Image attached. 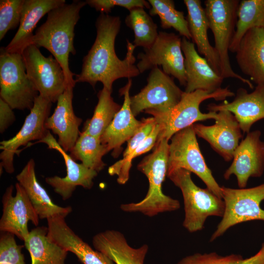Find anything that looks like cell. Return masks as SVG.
<instances>
[{"instance_id": "30", "label": "cell", "mask_w": 264, "mask_h": 264, "mask_svg": "<svg viewBox=\"0 0 264 264\" xmlns=\"http://www.w3.org/2000/svg\"><path fill=\"white\" fill-rule=\"evenodd\" d=\"M112 91L105 87L97 95L98 101L92 117L85 122L82 132L100 138L111 123L121 106L114 102L111 96Z\"/></svg>"}, {"instance_id": "12", "label": "cell", "mask_w": 264, "mask_h": 264, "mask_svg": "<svg viewBox=\"0 0 264 264\" xmlns=\"http://www.w3.org/2000/svg\"><path fill=\"white\" fill-rule=\"evenodd\" d=\"M51 106L52 102L39 94L20 130L12 138L0 142V170L3 168L7 173L12 174L15 171L14 157L18 154L19 148L46 136L49 131L45 128V123Z\"/></svg>"}, {"instance_id": "15", "label": "cell", "mask_w": 264, "mask_h": 264, "mask_svg": "<svg viewBox=\"0 0 264 264\" xmlns=\"http://www.w3.org/2000/svg\"><path fill=\"white\" fill-rule=\"evenodd\" d=\"M259 130L249 132L236 149L233 161L223 174L228 180L234 175L240 188H244L250 177L261 176L264 172V141Z\"/></svg>"}, {"instance_id": "28", "label": "cell", "mask_w": 264, "mask_h": 264, "mask_svg": "<svg viewBox=\"0 0 264 264\" xmlns=\"http://www.w3.org/2000/svg\"><path fill=\"white\" fill-rule=\"evenodd\" d=\"M47 233V227L38 226L24 240L31 264H66L68 251L51 241Z\"/></svg>"}, {"instance_id": "21", "label": "cell", "mask_w": 264, "mask_h": 264, "mask_svg": "<svg viewBox=\"0 0 264 264\" xmlns=\"http://www.w3.org/2000/svg\"><path fill=\"white\" fill-rule=\"evenodd\" d=\"M65 217L47 219L49 239L64 249L73 253L83 264H114L101 252L93 249L67 224Z\"/></svg>"}, {"instance_id": "10", "label": "cell", "mask_w": 264, "mask_h": 264, "mask_svg": "<svg viewBox=\"0 0 264 264\" xmlns=\"http://www.w3.org/2000/svg\"><path fill=\"white\" fill-rule=\"evenodd\" d=\"M27 75L39 95L52 103L57 101L66 86L63 68L52 55L44 56L34 44L22 53Z\"/></svg>"}, {"instance_id": "22", "label": "cell", "mask_w": 264, "mask_h": 264, "mask_svg": "<svg viewBox=\"0 0 264 264\" xmlns=\"http://www.w3.org/2000/svg\"><path fill=\"white\" fill-rule=\"evenodd\" d=\"M132 80L129 79L127 84L120 89L124 95V102L113 120L100 137V141L108 152L112 150V155L117 157L121 151V146L135 133L142 124V121L135 119L131 108L130 89Z\"/></svg>"}, {"instance_id": "23", "label": "cell", "mask_w": 264, "mask_h": 264, "mask_svg": "<svg viewBox=\"0 0 264 264\" xmlns=\"http://www.w3.org/2000/svg\"><path fill=\"white\" fill-rule=\"evenodd\" d=\"M65 4V0H24L19 28L4 47L5 51L22 54L24 50L31 44L33 30L40 19L53 9Z\"/></svg>"}, {"instance_id": "36", "label": "cell", "mask_w": 264, "mask_h": 264, "mask_svg": "<svg viewBox=\"0 0 264 264\" xmlns=\"http://www.w3.org/2000/svg\"><path fill=\"white\" fill-rule=\"evenodd\" d=\"M24 0H0V40L19 26Z\"/></svg>"}, {"instance_id": "7", "label": "cell", "mask_w": 264, "mask_h": 264, "mask_svg": "<svg viewBox=\"0 0 264 264\" xmlns=\"http://www.w3.org/2000/svg\"><path fill=\"white\" fill-rule=\"evenodd\" d=\"M39 93L28 78L22 55L0 52V98L13 110H31Z\"/></svg>"}, {"instance_id": "24", "label": "cell", "mask_w": 264, "mask_h": 264, "mask_svg": "<svg viewBox=\"0 0 264 264\" xmlns=\"http://www.w3.org/2000/svg\"><path fill=\"white\" fill-rule=\"evenodd\" d=\"M238 65L257 85L264 84V29L248 30L236 52Z\"/></svg>"}, {"instance_id": "33", "label": "cell", "mask_w": 264, "mask_h": 264, "mask_svg": "<svg viewBox=\"0 0 264 264\" xmlns=\"http://www.w3.org/2000/svg\"><path fill=\"white\" fill-rule=\"evenodd\" d=\"M148 1L151 5L150 15L159 17L162 28H173L180 35L190 40L191 37L186 18L183 12L176 9L173 0H149Z\"/></svg>"}, {"instance_id": "40", "label": "cell", "mask_w": 264, "mask_h": 264, "mask_svg": "<svg viewBox=\"0 0 264 264\" xmlns=\"http://www.w3.org/2000/svg\"><path fill=\"white\" fill-rule=\"evenodd\" d=\"M15 120L12 108L0 98V132L2 133Z\"/></svg>"}, {"instance_id": "29", "label": "cell", "mask_w": 264, "mask_h": 264, "mask_svg": "<svg viewBox=\"0 0 264 264\" xmlns=\"http://www.w3.org/2000/svg\"><path fill=\"white\" fill-rule=\"evenodd\" d=\"M264 29V0H242L237 10L236 31L229 51L236 53L245 33L250 29Z\"/></svg>"}, {"instance_id": "31", "label": "cell", "mask_w": 264, "mask_h": 264, "mask_svg": "<svg viewBox=\"0 0 264 264\" xmlns=\"http://www.w3.org/2000/svg\"><path fill=\"white\" fill-rule=\"evenodd\" d=\"M69 153L75 161L79 160L86 167L99 172L106 166L102 157L108 152L100 138L82 132Z\"/></svg>"}, {"instance_id": "25", "label": "cell", "mask_w": 264, "mask_h": 264, "mask_svg": "<svg viewBox=\"0 0 264 264\" xmlns=\"http://www.w3.org/2000/svg\"><path fill=\"white\" fill-rule=\"evenodd\" d=\"M92 242L95 250L115 264H144L149 249L146 244L137 248L132 247L124 234L115 230H107L96 234Z\"/></svg>"}, {"instance_id": "4", "label": "cell", "mask_w": 264, "mask_h": 264, "mask_svg": "<svg viewBox=\"0 0 264 264\" xmlns=\"http://www.w3.org/2000/svg\"><path fill=\"white\" fill-rule=\"evenodd\" d=\"M234 96L235 93L228 87L213 92L202 90L184 91L180 101L170 110L165 112L148 110L144 112L153 115L160 126L157 141L162 139L169 140L176 133L196 122L217 118L216 112L203 113L200 110L199 106L203 101L211 98L216 101L224 100Z\"/></svg>"}, {"instance_id": "38", "label": "cell", "mask_w": 264, "mask_h": 264, "mask_svg": "<svg viewBox=\"0 0 264 264\" xmlns=\"http://www.w3.org/2000/svg\"><path fill=\"white\" fill-rule=\"evenodd\" d=\"M86 2L96 11L106 14L115 6L125 8L129 11L137 7L151 8L149 2L144 0H87Z\"/></svg>"}, {"instance_id": "2", "label": "cell", "mask_w": 264, "mask_h": 264, "mask_svg": "<svg viewBox=\"0 0 264 264\" xmlns=\"http://www.w3.org/2000/svg\"><path fill=\"white\" fill-rule=\"evenodd\" d=\"M86 1L73 0L70 4L53 9L47 14L45 22L36 31L31 44L47 49L61 65L66 87L74 88L75 75L69 68V56L74 55V28L80 19V11Z\"/></svg>"}, {"instance_id": "8", "label": "cell", "mask_w": 264, "mask_h": 264, "mask_svg": "<svg viewBox=\"0 0 264 264\" xmlns=\"http://www.w3.org/2000/svg\"><path fill=\"white\" fill-rule=\"evenodd\" d=\"M167 175L183 169L195 174L207 188L222 198L221 186L214 177L201 153L193 125L176 133L171 138Z\"/></svg>"}, {"instance_id": "39", "label": "cell", "mask_w": 264, "mask_h": 264, "mask_svg": "<svg viewBox=\"0 0 264 264\" xmlns=\"http://www.w3.org/2000/svg\"><path fill=\"white\" fill-rule=\"evenodd\" d=\"M142 124L133 135L127 141V146L123 153V158L131 155L137 147L149 136L153 130L156 121L154 118H144Z\"/></svg>"}, {"instance_id": "32", "label": "cell", "mask_w": 264, "mask_h": 264, "mask_svg": "<svg viewBox=\"0 0 264 264\" xmlns=\"http://www.w3.org/2000/svg\"><path fill=\"white\" fill-rule=\"evenodd\" d=\"M129 12L125 23L134 32L133 45L149 48L158 36L157 24L143 8H135Z\"/></svg>"}, {"instance_id": "35", "label": "cell", "mask_w": 264, "mask_h": 264, "mask_svg": "<svg viewBox=\"0 0 264 264\" xmlns=\"http://www.w3.org/2000/svg\"><path fill=\"white\" fill-rule=\"evenodd\" d=\"M160 132V126L156 122L149 136L137 147L133 152L126 158L115 162L108 169L109 174L118 176L117 181L124 184L128 180L129 173L132 160L135 157L145 154L154 147Z\"/></svg>"}, {"instance_id": "1", "label": "cell", "mask_w": 264, "mask_h": 264, "mask_svg": "<svg viewBox=\"0 0 264 264\" xmlns=\"http://www.w3.org/2000/svg\"><path fill=\"white\" fill-rule=\"evenodd\" d=\"M121 24L120 18L101 13L96 19V37L88 53L84 57L81 72L76 75L77 82H87L93 88L98 82L112 91L113 82L121 78L131 79L140 74L133 55L135 48L127 40V52L124 60L115 51V41Z\"/></svg>"}, {"instance_id": "11", "label": "cell", "mask_w": 264, "mask_h": 264, "mask_svg": "<svg viewBox=\"0 0 264 264\" xmlns=\"http://www.w3.org/2000/svg\"><path fill=\"white\" fill-rule=\"evenodd\" d=\"M181 39L174 33L158 32L152 46L144 49V53L137 54L139 61L136 66L140 73L160 66L164 73L176 78L180 85L185 87L186 79Z\"/></svg>"}, {"instance_id": "34", "label": "cell", "mask_w": 264, "mask_h": 264, "mask_svg": "<svg viewBox=\"0 0 264 264\" xmlns=\"http://www.w3.org/2000/svg\"><path fill=\"white\" fill-rule=\"evenodd\" d=\"M176 264H264V242L259 251L249 258L236 254L223 256L216 252L197 253L182 258Z\"/></svg>"}, {"instance_id": "3", "label": "cell", "mask_w": 264, "mask_h": 264, "mask_svg": "<svg viewBox=\"0 0 264 264\" xmlns=\"http://www.w3.org/2000/svg\"><path fill=\"white\" fill-rule=\"evenodd\" d=\"M169 140L156 142L152 153L138 164V169L147 177L149 186L145 198L139 202L122 204L120 209L127 212H140L152 217L159 213L172 212L180 207L179 201L165 195L162 185L167 176L169 152Z\"/></svg>"}, {"instance_id": "26", "label": "cell", "mask_w": 264, "mask_h": 264, "mask_svg": "<svg viewBox=\"0 0 264 264\" xmlns=\"http://www.w3.org/2000/svg\"><path fill=\"white\" fill-rule=\"evenodd\" d=\"M16 179L24 188L40 219H48L57 216L66 217L72 209L70 206L62 207L55 204L45 189L39 183L35 173V163L30 159Z\"/></svg>"}, {"instance_id": "14", "label": "cell", "mask_w": 264, "mask_h": 264, "mask_svg": "<svg viewBox=\"0 0 264 264\" xmlns=\"http://www.w3.org/2000/svg\"><path fill=\"white\" fill-rule=\"evenodd\" d=\"M8 186L2 197V213L0 219V231L14 234L24 241L29 234L28 222L38 226L39 217L24 188L19 183Z\"/></svg>"}, {"instance_id": "27", "label": "cell", "mask_w": 264, "mask_h": 264, "mask_svg": "<svg viewBox=\"0 0 264 264\" xmlns=\"http://www.w3.org/2000/svg\"><path fill=\"white\" fill-rule=\"evenodd\" d=\"M187 8L186 20L192 42L198 53L203 55L212 68L220 75V63L217 52L209 43L208 20L200 0H184Z\"/></svg>"}, {"instance_id": "9", "label": "cell", "mask_w": 264, "mask_h": 264, "mask_svg": "<svg viewBox=\"0 0 264 264\" xmlns=\"http://www.w3.org/2000/svg\"><path fill=\"white\" fill-rule=\"evenodd\" d=\"M221 192L225 210L210 237V242L236 224L254 220L264 221V210L260 206L264 200V183L249 188L233 189L222 186Z\"/></svg>"}, {"instance_id": "16", "label": "cell", "mask_w": 264, "mask_h": 264, "mask_svg": "<svg viewBox=\"0 0 264 264\" xmlns=\"http://www.w3.org/2000/svg\"><path fill=\"white\" fill-rule=\"evenodd\" d=\"M47 145L50 149L58 152L64 158L66 169V175L62 177L58 176L47 177L46 183L51 186L55 193L59 194L63 200L69 199L77 186L89 189L93 185V179L98 172L89 169L82 163H78L58 144L50 131L43 139L35 142Z\"/></svg>"}, {"instance_id": "18", "label": "cell", "mask_w": 264, "mask_h": 264, "mask_svg": "<svg viewBox=\"0 0 264 264\" xmlns=\"http://www.w3.org/2000/svg\"><path fill=\"white\" fill-rule=\"evenodd\" d=\"M207 109L209 111L216 112L222 110L230 111L235 117L242 132L247 133L255 123L264 119V84L257 85L250 93L240 88L237 89L235 97L231 102L210 103Z\"/></svg>"}, {"instance_id": "6", "label": "cell", "mask_w": 264, "mask_h": 264, "mask_svg": "<svg viewBox=\"0 0 264 264\" xmlns=\"http://www.w3.org/2000/svg\"><path fill=\"white\" fill-rule=\"evenodd\" d=\"M238 0H206L204 9L209 28L214 35L215 48L218 55L220 76L224 79H238L253 89L252 83L236 73L231 66L228 51L236 31Z\"/></svg>"}, {"instance_id": "20", "label": "cell", "mask_w": 264, "mask_h": 264, "mask_svg": "<svg viewBox=\"0 0 264 264\" xmlns=\"http://www.w3.org/2000/svg\"><path fill=\"white\" fill-rule=\"evenodd\" d=\"M73 88L66 87L57 101L53 113L45 123L46 129L58 135V144L66 152H70L77 141L80 133L79 128L82 122L73 110Z\"/></svg>"}, {"instance_id": "13", "label": "cell", "mask_w": 264, "mask_h": 264, "mask_svg": "<svg viewBox=\"0 0 264 264\" xmlns=\"http://www.w3.org/2000/svg\"><path fill=\"white\" fill-rule=\"evenodd\" d=\"M147 81L139 93L130 97L131 108L135 117L148 110L168 111L180 101L184 91L175 84L173 77L158 66L151 69Z\"/></svg>"}, {"instance_id": "5", "label": "cell", "mask_w": 264, "mask_h": 264, "mask_svg": "<svg viewBox=\"0 0 264 264\" xmlns=\"http://www.w3.org/2000/svg\"><path fill=\"white\" fill-rule=\"evenodd\" d=\"M167 176L182 193L185 211L183 226L189 232L202 230L210 216L222 217L225 210L223 200L208 188H201L193 182L191 172L178 169Z\"/></svg>"}, {"instance_id": "37", "label": "cell", "mask_w": 264, "mask_h": 264, "mask_svg": "<svg viewBox=\"0 0 264 264\" xmlns=\"http://www.w3.org/2000/svg\"><path fill=\"white\" fill-rule=\"evenodd\" d=\"M23 247L17 243L14 234L0 231V264H25Z\"/></svg>"}, {"instance_id": "17", "label": "cell", "mask_w": 264, "mask_h": 264, "mask_svg": "<svg viewBox=\"0 0 264 264\" xmlns=\"http://www.w3.org/2000/svg\"><path fill=\"white\" fill-rule=\"evenodd\" d=\"M215 124L206 126L193 124L196 135L204 139L226 161L233 159L234 153L242 137V130L234 115L227 110L217 112Z\"/></svg>"}, {"instance_id": "19", "label": "cell", "mask_w": 264, "mask_h": 264, "mask_svg": "<svg viewBox=\"0 0 264 264\" xmlns=\"http://www.w3.org/2000/svg\"><path fill=\"white\" fill-rule=\"evenodd\" d=\"M181 49L184 57L186 79L185 92L202 90L213 92L221 88L224 78L199 54L193 42L182 37Z\"/></svg>"}]
</instances>
